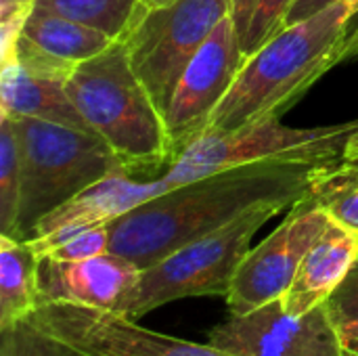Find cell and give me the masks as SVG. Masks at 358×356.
<instances>
[{"label": "cell", "instance_id": "obj_24", "mask_svg": "<svg viewBox=\"0 0 358 356\" xmlns=\"http://www.w3.org/2000/svg\"><path fill=\"white\" fill-rule=\"evenodd\" d=\"M256 4H258V0H231V21H233L235 31H237V36L241 40V46L245 42V36H248Z\"/></svg>", "mask_w": 358, "mask_h": 356}, {"label": "cell", "instance_id": "obj_20", "mask_svg": "<svg viewBox=\"0 0 358 356\" xmlns=\"http://www.w3.org/2000/svg\"><path fill=\"white\" fill-rule=\"evenodd\" d=\"M310 195L334 222L358 233V174L342 170L338 162Z\"/></svg>", "mask_w": 358, "mask_h": 356}, {"label": "cell", "instance_id": "obj_29", "mask_svg": "<svg viewBox=\"0 0 358 356\" xmlns=\"http://www.w3.org/2000/svg\"><path fill=\"white\" fill-rule=\"evenodd\" d=\"M358 157V128L350 134L348 143H346V149H344V157L342 159H355Z\"/></svg>", "mask_w": 358, "mask_h": 356}, {"label": "cell", "instance_id": "obj_30", "mask_svg": "<svg viewBox=\"0 0 358 356\" xmlns=\"http://www.w3.org/2000/svg\"><path fill=\"white\" fill-rule=\"evenodd\" d=\"M174 0H143L141 2V8L138 10H149V8H155V6H164V4H170ZM138 15V13H136Z\"/></svg>", "mask_w": 358, "mask_h": 356}, {"label": "cell", "instance_id": "obj_5", "mask_svg": "<svg viewBox=\"0 0 358 356\" xmlns=\"http://www.w3.org/2000/svg\"><path fill=\"white\" fill-rule=\"evenodd\" d=\"M285 210L281 204L258 206L227 227L182 245L157 264L141 271V279L124 304L122 315L138 321L176 300L203 296L227 298L233 277L252 248L254 235Z\"/></svg>", "mask_w": 358, "mask_h": 356}, {"label": "cell", "instance_id": "obj_32", "mask_svg": "<svg viewBox=\"0 0 358 356\" xmlns=\"http://www.w3.org/2000/svg\"><path fill=\"white\" fill-rule=\"evenodd\" d=\"M344 348H346V356H358V338L352 342H346Z\"/></svg>", "mask_w": 358, "mask_h": 356}, {"label": "cell", "instance_id": "obj_3", "mask_svg": "<svg viewBox=\"0 0 358 356\" xmlns=\"http://www.w3.org/2000/svg\"><path fill=\"white\" fill-rule=\"evenodd\" d=\"M65 88L80 115L130 172L170 168L164 113L136 76L122 40L76 65Z\"/></svg>", "mask_w": 358, "mask_h": 356}, {"label": "cell", "instance_id": "obj_13", "mask_svg": "<svg viewBox=\"0 0 358 356\" xmlns=\"http://www.w3.org/2000/svg\"><path fill=\"white\" fill-rule=\"evenodd\" d=\"M141 279V269L117 256L101 254L88 260H55L40 256V302H69L122 313Z\"/></svg>", "mask_w": 358, "mask_h": 356}, {"label": "cell", "instance_id": "obj_15", "mask_svg": "<svg viewBox=\"0 0 358 356\" xmlns=\"http://www.w3.org/2000/svg\"><path fill=\"white\" fill-rule=\"evenodd\" d=\"M65 82L67 80L27 71L15 59H6L0 69V113L10 118H36L94 134L73 105Z\"/></svg>", "mask_w": 358, "mask_h": 356}, {"label": "cell", "instance_id": "obj_25", "mask_svg": "<svg viewBox=\"0 0 358 356\" xmlns=\"http://www.w3.org/2000/svg\"><path fill=\"white\" fill-rule=\"evenodd\" d=\"M340 0H296L289 15H287V25H294V23H300V21H306L310 19L313 15L325 10L327 6L336 4ZM285 25V27H287Z\"/></svg>", "mask_w": 358, "mask_h": 356}, {"label": "cell", "instance_id": "obj_16", "mask_svg": "<svg viewBox=\"0 0 358 356\" xmlns=\"http://www.w3.org/2000/svg\"><path fill=\"white\" fill-rule=\"evenodd\" d=\"M38 260L29 241L0 235V332H17L40 306Z\"/></svg>", "mask_w": 358, "mask_h": 356}, {"label": "cell", "instance_id": "obj_18", "mask_svg": "<svg viewBox=\"0 0 358 356\" xmlns=\"http://www.w3.org/2000/svg\"><path fill=\"white\" fill-rule=\"evenodd\" d=\"M143 0H34L31 8L80 21L122 40L136 19Z\"/></svg>", "mask_w": 358, "mask_h": 356}, {"label": "cell", "instance_id": "obj_12", "mask_svg": "<svg viewBox=\"0 0 358 356\" xmlns=\"http://www.w3.org/2000/svg\"><path fill=\"white\" fill-rule=\"evenodd\" d=\"M166 191H170V187L162 176L151 180H134L132 174L107 176L46 214L38 222L29 245L38 256H44L73 235L99 225H109Z\"/></svg>", "mask_w": 358, "mask_h": 356}, {"label": "cell", "instance_id": "obj_26", "mask_svg": "<svg viewBox=\"0 0 358 356\" xmlns=\"http://www.w3.org/2000/svg\"><path fill=\"white\" fill-rule=\"evenodd\" d=\"M31 4L34 0H0V23L27 15L31 10Z\"/></svg>", "mask_w": 358, "mask_h": 356}, {"label": "cell", "instance_id": "obj_21", "mask_svg": "<svg viewBox=\"0 0 358 356\" xmlns=\"http://www.w3.org/2000/svg\"><path fill=\"white\" fill-rule=\"evenodd\" d=\"M329 317L342 338V342H352L358 338V258L344 281L325 302Z\"/></svg>", "mask_w": 358, "mask_h": 356}, {"label": "cell", "instance_id": "obj_28", "mask_svg": "<svg viewBox=\"0 0 358 356\" xmlns=\"http://www.w3.org/2000/svg\"><path fill=\"white\" fill-rule=\"evenodd\" d=\"M15 348H17L15 332H10V334H2V355L0 356H15Z\"/></svg>", "mask_w": 358, "mask_h": 356}, {"label": "cell", "instance_id": "obj_27", "mask_svg": "<svg viewBox=\"0 0 358 356\" xmlns=\"http://www.w3.org/2000/svg\"><path fill=\"white\" fill-rule=\"evenodd\" d=\"M358 61V23L348 29V38L344 44V61Z\"/></svg>", "mask_w": 358, "mask_h": 356}, {"label": "cell", "instance_id": "obj_6", "mask_svg": "<svg viewBox=\"0 0 358 356\" xmlns=\"http://www.w3.org/2000/svg\"><path fill=\"white\" fill-rule=\"evenodd\" d=\"M17 334L42 356H233L155 334L134 319L69 302H40Z\"/></svg>", "mask_w": 358, "mask_h": 356}, {"label": "cell", "instance_id": "obj_14", "mask_svg": "<svg viewBox=\"0 0 358 356\" xmlns=\"http://www.w3.org/2000/svg\"><path fill=\"white\" fill-rule=\"evenodd\" d=\"M358 258V233L329 218V225L304 256L281 302L294 317L325 304Z\"/></svg>", "mask_w": 358, "mask_h": 356}, {"label": "cell", "instance_id": "obj_10", "mask_svg": "<svg viewBox=\"0 0 358 356\" xmlns=\"http://www.w3.org/2000/svg\"><path fill=\"white\" fill-rule=\"evenodd\" d=\"M248 55L231 15L210 34L180 76L164 113L172 162L210 126V118L237 80Z\"/></svg>", "mask_w": 358, "mask_h": 356}, {"label": "cell", "instance_id": "obj_1", "mask_svg": "<svg viewBox=\"0 0 358 356\" xmlns=\"http://www.w3.org/2000/svg\"><path fill=\"white\" fill-rule=\"evenodd\" d=\"M338 162H260L174 187L109 222V252L145 271L258 206L281 204L289 210Z\"/></svg>", "mask_w": 358, "mask_h": 356}, {"label": "cell", "instance_id": "obj_22", "mask_svg": "<svg viewBox=\"0 0 358 356\" xmlns=\"http://www.w3.org/2000/svg\"><path fill=\"white\" fill-rule=\"evenodd\" d=\"M294 2L296 0H258L243 42V50L248 57L256 52L262 44H266L271 38H275L281 29H285L287 15Z\"/></svg>", "mask_w": 358, "mask_h": 356}, {"label": "cell", "instance_id": "obj_8", "mask_svg": "<svg viewBox=\"0 0 358 356\" xmlns=\"http://www.w3.org/2000/svg\"><path fill=\"white\" fill-rule=\"evenodd\" d=\"M229 15L231 0H174L138 10L122 42L162 113L195 52Z\"/></svg>", "mask_w": 358, "mask_h": 356}, {"label": "cell", "instance_id": "obj_9", "mask_svg": "<svg viewBox=\"0 0 358 356\" xmlns=\"http://www.w3.org/2000/svg\"><path fill=\"white\" fill-rule=\"evenodd\" d=\"M327 225L329 216L313 195L292 206L285 220L262 243L250 248L241 260L227 296L229 313L245 315L283 298L304 256Z\"/></svg>", "mask_w": 358, "mask_h": 356}, {"label": "cell", "instance_id": "obj_7", "mask_svg": "<svg viewBox=\"0 0 358 356\" xmlns=\"http://www.w3.org/2000/svg\"><path fill=\"white\" fill-rule=\"evenodd\" d=\"M357 128L358 120L319 128H292L281 124L279 118H266L231 132H206L170 164L162 178L174 189L248 164L275 159L338 162L344 157L346 143Z\"/></svg>", "mask_w": 358, "mask_h": 356}, {"label": "cell", "instance_id": "obj_4", "mask_svg": "<svg viewBox=\"0 0 358 356\" xmlns=\"http://www.w3.org/2000/svg\"><path fill=\"white\" fill-rule=\"evenodd\" d=\"M13 124L21 153L15 239L29 241L46 214L94 183L132 174L99 134L36 118H13Z\"/></svg>", "mask_w": 358, "mask_h": 356}, {"label": "cell", "instance_id": "obj_2", "mask_svg": "<svg viewBox=\"0 0 358 356\" xmlns=\"http://www.w3.org/2000/svg\"><path fill=\"white\" fill-rule=\"evenodd\" d=\"M352 17L350 4L340 0L262 44L248 57L206 132H231L279 118L323 73L344 61Z\"/></svg>", "mask_w": 358, "mask_h": 356}, {"label": "cell", "instance_id": "obj_23", "mask_svg": "<svg viewBox=\"0 0 358 356\" xmlns=\"http://www.w3.org/2000/svg\"><path fill=\"white\" fill-rule=\"evenodd\" d=\"M109 252V225H99L92 229H86L65 243L57 245L44 256H50L55 260H88L101 254Z\"/></svg>", "mask_w": 358, "mask_h": 356}, {"label": "cell", "instance_id": "obj_17", "mask_svg": "<svg viewBox=\"0 0 358 356\" xmlns=\"http://www.w3.org/2000/svg\"><path fill=\"white\" fill-rule=\"evenodd\" d=\"M21 34L46 55L69 65H80L101 55L115 42L101 29L36 8L27 13L21 25Z\"/></svg>", "mask_w": 358, "mask_h": 356}, {"label": "cell", "instance_id": "obj_11", "mask_svg": "<svg viewBox=\"0 0 358 356\" xmlns=\"http://www.w3.org/2000/svg\"><path fill=\"white\" fill-rule=\"evenodd\" d=\"M208 344L233 356H346L325 304L294 317L281 298L252 313L231 315L208 334Z\"/></svg>", "mask_w": 358, "mask_h": 356}, {"label": "cell", "instance_id": "obj_19", "mask_svg": "<svg viewBox=\"0 0 358 356\" xmlns=\"http://www.w3.org/2000/svg\"><path fill=\"white\" fill-rule=\"evenodd\" d=\"M21 189V153L13 118L0 113V235L15 237Z\"/></svg>", "mask_w": 358, "mask_h": 356}, {"label": "cell", "instance_id": "obj_31", "mask_svg": "<svg viewBox=\"0 0 358 356\" xmlns=\"http://www.w3.org/2000/svg\"><path fill=\"white\" fill-rule=\"evenodd\" d=\"M340 168L346 170V172L358 174V157H355V159H342V162H340Z\"/></svg>", "mask_w": 358, "mask_h": 356}, {"label": "cell", "instance_id": "obj_33", "mask_svg": "<svg viewBox=\"0 0 358 356\" xmlns=\"http://www.w3.org/2000/svg\"><path fill=\"white\" fill-rule=\"evenodd\" d=\"M348 4H350V8H352V15L357 17L358 15V0H346Z\"/></svg>", "mask_w": 358, "mask_h": 356}]
</instances>
